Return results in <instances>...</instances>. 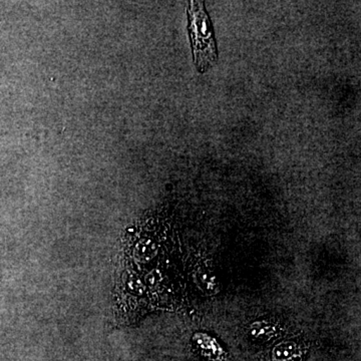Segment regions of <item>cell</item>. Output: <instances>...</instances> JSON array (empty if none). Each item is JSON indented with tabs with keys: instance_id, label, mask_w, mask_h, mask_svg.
<instances>
[{
	"instance_id": "6da1fadb",
	"label": "cell",
	"mask_w": 361,
	"mask_h": 361,
	"mask_svg": "<svg viewBox=\"0 0 361 361\" xmlns=\"http://www.w3.org/2000/svg\"><path fill=\"white\" fill-rule=\"evenodd\" d=\"M188 32L195 66L199 73H206L217 63L218 51L212 23L204 2H190L188 9Z\"/></svg>"
}]
</instances>
